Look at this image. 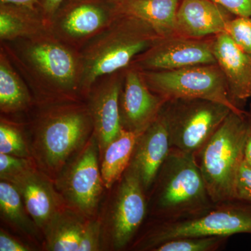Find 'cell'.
I'll use <instances>...</instances> for the list:
<instances>
[{"instance_id":"cell-30","label":"cell","mask_w":251,"mask_h":251,"mask_svg":"<svg viewBox=\"0 0 251 251\" xmlns=\"http://www.w3.org/2000/svg\"><path fill=\"white\" fill-rule=\"evenodd\" d=\"M234 199L251 204V166L245 160L243 161L236 178Z\"/></svg>"},{"instance_id":"cell-6","label":"cell","mask_w":251,"mask_h":251,"mask_svg":"<svg viewBox=\"0 0 251 251\" xmlns=\"http://www.w3.org/2000/svg\"><path fill=\"white\" fill-rule=\"evenodd\" d=\"M251 234V204L234 201L214 204L207 210L181 219L162 221L135 244V249L152 251L162 243L184 237H230Z\"/></svg>"},{"instance_id":"cell-8","label":"cell","mask_w":251,"mask_h":251,"mask_svg":"<svg viewBox=\"0 0 251 251\" xmlns=\"http://www.w3.org/2000/svg\"><path fill=\"white\" fill-rule=\"evenodd\" d=\"M149 88L167 99H201L224 104L243 114L229 97L224 74L217 64H202L171 71L142 72Z\"/></svg>"},{"instance_id":"cell-33","label":"cell","mask_w":251,"mask_h":251,"mask_svg":"<svg viewBox=\"0 0 251 251\" xmlns=\"http://www.w3.org/2000/svg\"><path fill=\"white\" fill-rule=\"evenodd\" d=\"M65 1L66 0H41L39 5L41 6V14L49 24Z\"/></svg>"},{"instance_id":"cell-25","label":"cell","mask_w":251,"mask_h":251,"mask_svg":"<svg viewBox=\"0 0 251 251\" xmlns=\"http://www.w3.org/2000/svg\"><path fill=\"white\" fill-rule=\"evenodd\" d=\"M227 237H184L167 241L152 251H214L227 242Z\"/></svg>"},{"instance_id":"cell-27","label":"cell","mask_w":251,"mask_h":251,"mask_svg":"<svg viewBox=\"0 0 251 251\" xmlns=\"http://www.w3.org/2000/svg\"><path fill=\"white\" fill-rule=\"evenodd\" d=\"M226 33L251 57V17L234 16L227 23Z\"/></svg>"},{"instance_id":"cell-26","label":"cell","mask_w":251,"mask_h":251,"mask_svg":"<svg viewBox=\"0 0 251 251\" xmlns=\"http://www.w3.org/2000/svg\"><path fill=\"white\" fill-rule=\"evenodd\" d=\"M0 153L33 159L29 141L22 132L3 120L0 124Z\"/></svg>"},{"instance_id":"cell-2","label":"cell","mask_w":251,"mask_h":251,"mask_svg":"<svg viewBox=\"0 0 251 251\" xmlns=\"http://www.w3.org/2000/svg\"><path fill=\"white\" fill-rule=\"evenodd\" d=\"M161 37L145 21L117 12L80 55V93L89 95L99 78L124 70Z\"/></svg>"},{"instance_id":"cell-19","label":"cell","mask_w":251,"mask_h":251,"mask_svg":"<svg viewBox=\"0 0 251 251\" xmlns=\"http://www.w3.org/2000/svg\"><path fill=\"white\" fill-rule=\"evenodd\" d=\"M181 0H121L117 12L139 18L162 37L175 34L176 13Z\"/></svg>"},{"instance_id":"cell-7","label":"cell","mask_w":251,"mask_h":251,"mask_svg":"<svg viewBox=\"0 0 251 251\" xmlns=\"http://www.w3.org/2000/svg\"><path fill=\"white\" fill-rule=\"evenodd\" d=\"M171 148L195 156L232 110L201 99L168 100L163 108Z\"/></svg>"},{"instance_id":"cell-17","label":"cell","mask_w":251,"mask_h":251,"mask_svg":"<svg viewBox=\"0 0 251 251\" xmlns=\"http://www.w3.org/2000/svg\"><path fill=\"white\" fill-rule=\"evenodd\" d=\"M212 50L216 64L226 78L232 103L243 109L251 98V57L226 32L214 36Z\"/></svg>"},{"instance_id":"cell-18","label":"cell","mask_w":251,"mask_h":251,"mask_svg":"<svg viewBox=\"0 0 251 251\" xmlns=\"http://www.w3.org/2000/svg\"><path fill=\"white\" fill-rule=\"evenodd\" d=\"M233 14L211 0H182L176 13L175 34L204 39L226 32Z\"/></svg>"},{"instance_id":"cell-1","label":"cell","mask_w":251,"mask_h":251,"mask_svg":"<svg viewBox=\"0 0 251 251\" xmlns=\"http://www.w3.org/2000/svg\"><path fill=\"white\" fill-rule=\"evenodd\" d=\"M93 133L88 105L75 100L51 103L38 117L29 141L36 166L54 182Z\"/></svg>"},{"instance_id":"cell-21","label":"cell","mask_w":251,"mask_h":251,"mask_svg":"<svg viewBox=\"0 0 251 251\" xmlns=\"http://www.w3.org/2000/svg\"><path fill=\"white\" fill-rule=\"evenodd\" d=\"M50 24L37 10L13 4H1L0 37L1 40L26 39L49 29Z\"/></svg>"},{"instance_id":"cell-4","label":"cell","mask_w":251,"mask_h":251,"mask_svg":"<svg viewBox=\"0 0 251 251\" xmlns=\"http://www.w3.org/2000/svg\"><path fill=\"white\" fill-rule=\"evenodd\" d=\"M246 112H231L194 156L214 204L234 201V185L244 160Z\"/></svg>"},{"instance_id":"cell-36","label":"cell","mask_w":251,"mask_h":251,"mask_svg":"<svg viewBox=\"0 0 251 251\" xmlns=\"http://www.w3.org/2000/svg\"><path fill=\"white\" fill-rule=\"evenodd\" d=\"M110 1H111L112 2L115 3V4H116V3L119 2V1H121V0H110Z\"/></svg>"},{"instance_id":"cell-3","label":"cell","mask_w":251,"mask_h":251,"mask_svg":"<svg viewBox=\"0 0 251 251\" xmlns=\"http://www.w3.org/2000/svg\"><path fill=\"white\" fill-rule=\"evenodd\" d=\"M151 211L161 221L196 215L214 205L194 156L171 148L153 183Z\"/></svg>"},{"instance_id":"cell-23","label":"cell","mask_w":251,"mask_h":251,"mask_svg":"<svg viewBox=\"0 0 251 251\" xmlns=\"http://www.w3.org/2000/svg\"><path fill=\"white\" fill-rule=\"evenodd\" d=\"M0 212L1 219L13 228L39 239L41 229L29 216L17 188L6 180L0 182Z\"/></svg>"},{"instance_id":"cell-12","label":"cell","mask_w":251,"mask_h":251,"mask_svg":"<svg viewBox=\"0 0 251 251\" xmlns=\"http://www.w3.org/2000/svg\"><path fill=\"white\" fill-rule=\"evenodd\" d=\"M214 36L191 39L175 34L160 38L129 66L142 72H157L216 64L212 50Z\"/></svg>"},{"instance_id":"cell-13","label":"cell","mask_w":251,"mask_h":251,"mask_svg":"<svg viewBox=\"0 0 251 251\" xmlns=\"http://www.w3.org/2000/svg\"><path fill=\"white\" fill-rule=\"evenodd\" d=\"M167 101L149 88L140 70L131 66L126 68L120 98L123 129L143 133L158 117Z\"/></svg>"},{"instance_id":"cell-10","label":"cell","mask_w":251,"mask_h":251,"mask_svg":"<svg viewBox=\"0 0 251 251\" xmlns=\"http://www.w3.org/2000/svg\"><path fill=\"white\" fill-rule=\"evenodd\" d=\"M146 191L138 175L128 166L122 175L110 206L103 234L113 250L130 244L143 224L147 212Z\"/></svg>"},{"instance_id":"cell-5","label":"cell","mask_w":251,"mask_h":251,"mask_svg":"<svg viewBox=\"0 0 251 251\" xmlns=\"http://www.w3.org/2000/svg\"><path fill=\"white\" fill-rule=\"evenodd\" d=\"M26 39L23 57L42 83L44 100L48 103L75 100L74 96L80 92V55L54 35L50 28Z\"/></svg>"},{"instance_id":"cell-29","label":"cell","mask_w":251,"mask_h":251,"mask_svg":"<svg viewBox=\"0 0 251 251\" xmlns=\"http://www.w3.org/2000/svg\"><path fill=\"white\" fill-rule=\"evenodd\" d=\"M103 241V224L96 218L89 219L81 237L78 251L100 250Z\"/></svg>"},{"instance_id":"cell-28","label":"cell","mask_w":251,"mask_h":251,"mask_svg":"<svg viewBox=\"0 0 251 251\" xmlns=\"http://www.w3.org/2000/svg\"><path fill=\"white\" fill-rule=\"evenodd\" d=\"M34 165L32 158L0 153V178L1 180L11 181Z\"/></svg>"},{"instance_id":"cell-24","label":"cell","mask_w":251,"mask_h":251,"mask_svg":"<svg viewBox=\"0 0 251 251\" xmlns=\"http://www.w3.org/2000/svg\"><path fill=\"white\" fill-rule=\"evenodd\" d=\"M31 103L27 87L15 72L6 57L1 53L0 61V109L4 113L25 110Z\"/></svg>"},{"instance_id":"cell-9","label":"cell","mask_w":251,"mask_h":251,"mask_svg":"<svg viewBox=\"0 0 251 251\" xmlns=\"http://www.w3.org/2000/svg\"><path fill=\"white\" fill-rule=\"evenodd\" d=\"M99 156V144L93 133L54 181L67 206L87 219L96 217L105 188Z\"/></svg>"},{"instance_id":"cell-32","label":"cell","mask_w":251,"mask_h":251,"mask_svg":"<svg viewBox=\"0 0 251 251\" xmlns=\"http://www.w3.org/2000/svg\"><path fill=\"white\" fill-rule=\"evenodd\" d=\"M32 248L1 229L0 230V251H30Z\"/></svg>"},{"instance_id":"cell-20","label":"cell","mask_w":251,"mask_h":251,"mask_svg":"<svg viewBox=\"0 0 251 251\" xmlns=\"http://www.w3.org/2000/svg\"><path fill=\"white\" fill-rule=\"evenodd\" d=\"M89 219L66 206L50 220L43 231L46 251H78Z\"/></svg>"},{"instance_id":"cell-22","label":"cell","mask_w":251,"mask_h":251,"mask_svg":"<svg viewBox=\"0 0 251 251\" xmlns=\"http://www.w3.org/2000/svg\"><path fill=\"white\" fill-rule=\"evenodd\" d=\"M140 134L123 129L104 150L100 157V171L104 186L107 189H110L121 179L129 166Z\"/></svg>"},{"instance_id":"cell-15","label":"cell","mask_w":251,"mask_h":251,"mask_svg":"<svg viewBox=\"0 0 251 251\" xmlns=\"http://www.w3.org/2000/svg\"><path fill=\"white\" fill-rule=\"evenodd\" d=\"M125 69L114 73L94 92L91 91L88 108L94 126V134L101 156L109 144L123 130L120 113V98ZM89 94V95H90Z\"/></svg>"},{"instance_id":"cell-14","label":"cell","mask_w":251,"mask_h":251,"mask_svg":"<svg viewBox=\"0 0 251 251\" xmlns=\"http://www.w3.org/2000/svg\"><path fill=\"white\" fill-rule=\"evenodd\" d=\"M9 181L19 191L29 216L42 234L50 220L67 206L53 181L36 165Z\"/></svg>"},{"instance_id":"cell-11","label":"cell","mask_w":251,"mask_h":251,"mask_svg":"<svg viewBox=\"0 0 251 251\" xmlns=\"http://www.w3.org/2000/svg\"><path fill=\"white\" fill-rule=\"evenodd\" d=\"M50 23L54 35L67 45L93 39L113 21L117 12L110 0H66Z\"/></svg>"},{"instance_id":"cell-31","label":"cell","mask_w":251,"mask_h":251,"mask_svg":"<svg viewBox=\"0 0 251 251\" xmlns=\"http://www.w3.org/2000/svg\"><path fill=\"white\" fill-rule=\"evenodd\" d=\"M234 16L251 17V0H211Z\"/></svg>"},{"instance_id":"cell-35","label":"cell","mask_w":251,"mask_h":251,"mask_svg":"<svg viewBox=\"0 0 251 251\" xmlns=\"http://www.w3.org/2000/svg\"><path fill=\"white\" fill-rule=\"evenodd\" d=\"M41 0H0L1 4H13L31 10H37Z\"/></svg>"},{"instance_id":"cell-16","label":"cell","mask_w":251,"mask_h":251,"mask_svg":"<svg viewBox=\"0 0 251 251\" xmlns=\"http://www.w3.org/2000/svg\"><path fill=\"white\" fill-rule=\"evenodd\" d=\"M171 150L168 126L162 108L156 120L138 137L129 165L146 193L152 188Z\"/></svg>"},{"instance_id":"cell-34","label":"cell","mask_w":251,"mask_h":251,"mask_svg":"<svg viewBox=\"0 0 251 251\" xmlns=\"http://www.w3.org/2000/svg\"><path fill=\"white\" fill-rule=\"evenodd\" d=\"M246 134L244 143V160L251 166V103L246 111Z\"/></svg>"}]
</instances>
